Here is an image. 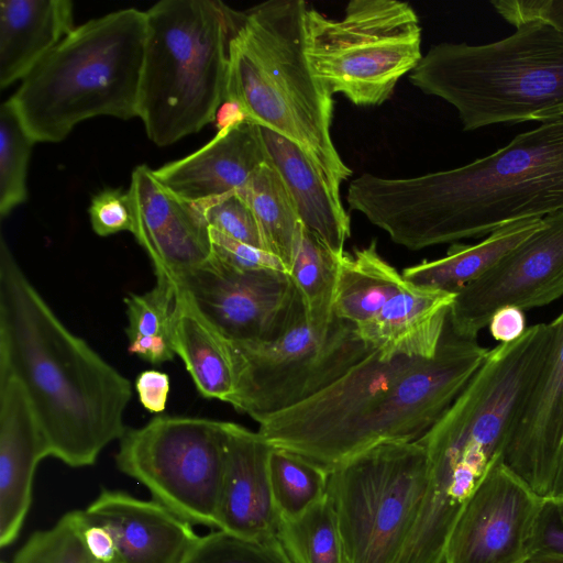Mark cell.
Instances as JSON below:
<instances>
[{"label":"cell","mask_w":563,"mask_h":563,"mask_svg":"<svg viewBox=\"0 0 563 563\" xmlns=\"http://www.w3.org/2000/svg\"><path fill=\"white\" fill-rule=\"evenodd\" d=\"M346 201L411 251L563 212V118L453 169L409 178L364 173L350 183Z\"/></svg>","instance_id":"6da1fadb"},{"label":"cell","mask_w":563,"mask_h":563,"mask_svg":"<svg viewBox=\"0 0 563 563\" xmlns=\"http://www.w3.org/2000/svg\"><path fill=\"white\" fill-rule=\"evenodd\" d=\"M488 350L448 323L432 358H385L374 350L313 397L260 422L275 449L329 473L377 445L424 435L463 390Z\"/></svg>","instance_id":"7a4b0ae2"},{"label":"cell","mask_w":563,"mask_h":563,"mask_svg":"<svg viewBox=\"0 0 563 563\" xmlns=\"http://www.w3.org/2000/svg\"><path fill=\"white\" fill-rule=\"evenodd\" d=\"M0 374L22 385L51 456L90 466L120 440L131 382L57 318L0 241Z\"/></svg>","instance_id":"3957f363"},{"label":"cell","mask_w":563,"mask_h":563,"mask_svg":"<svg viewBox=\"0 0 563 563\" xmlns=\"http://www.w3.org/2000/svg\"><path fill=\"white\" fill-rule=\"evenodd\" d=\"M306 10L302 0H269L242 12L230 45L227 101L297 144L340 197L352 170L331 136L333 95L306 56Z\"/></svg>","instance_id":"277c9868"},{"label":"cell","mask_w":563,"mask_h":563,"mask_svg":"<svg viewBox=\"0 0 563 563\" xmlns=\"http://www.w3.org/2000/svg\"><path fill=\"white\" fill-rule=\"evenodd\" d=\"M146 14L122 9L69 32L10 98L35 142L63 141L98 115L137 117Z\"/></svg>","instance_id":"5b68a950"},{"label":"cell","mask_w":563,"mask_h":563,"mask_svg":"<svg viewBox=\"0 0 563 563\" xmlns=\"http://www.w3.org/2000/svg\"><path fill=\"white\" fill-rule=\"evenodd\" d=\"M145 14L137 117L148 139L166 146L212 122L227 101L242 12L219 0H162Z\"/></svg>","instance_id":"8992f818"},{"label":"cell","mask_w":563,"mask_h":563,"mask_svg":"<svg viewBox=\"0 0 563 563\" xmlns=\"http://www.w3.org/2000/svg\"><path fill=\"white\" fill-rule=\"evenodd\" d=\"M409 81L454 107L464 131L531 121L563 104V32L528 21L494 43L435 44Z\"/></svg>","instance_id":"52a82bcc"},{"label":"cell","mask_w":563,"mask_h":563,"mask_svg":"<svg viewBox=\"0 0 563 563\" xmlns=\"http://www.w3.org/2000/svg\"><path fill=\"white\" fill-rule=\"evenodd\" d=\"M303 30L313 76L360 107L388 100L423 57L419 16L398 0H352L340 20L307 7Z\"/></svg>","instance_id":"ba28073f"},{"label":"cell","mask_w":563,"mask_h":563,"mask_svg":"<svg viewBox=\"0 0 563 563\" xmlns=\"http://www.w3.org/2000/svg\"><path fill=\"white\" fill-rule=\"evenodd\" d=\"M429 474L424 446L377 445L329 474L328 496L349 563H395L417 518Z\"/></svg>","instance_id":"9c48e42d"},{"label":"cell","mask_w":563,"mask_h":563,"mask_svg":"<svg viewBox=\"0 0 563 563\" xmlns=\"http://www.w3.org/2000/svg\"><path fill=\"white\" fill-rule=\"evenodd\" d=\"M230 342L235 390L228 404L257 423L313 397L374 351L354 324L334 316L316 325L305 310L272 342Z\"/></svg>","instance_id":"30bf717a"},{"label":"cell","mask_w":563,"mask_h":563,"mask_svg":"<svg viewBox=\"0 0 563 563\" xmlns=\"http://www.w3.org/2000/svg\"><path fill=\"white\" fill-rule=\"evenodd\" d=\"M224 421L158 416L126 429L118 468L144 485L152 499L190 522L218 528L224 470Z\"/></svg>","instance_id":"8fae6325"},{"label":"cell","mask_w":563,"mask_h":563,"mask_svg":"<svg viewBox=\"0 0 563 563\" xmlns=\"http://www.w3.org/2000/svg\"><path fill=\"white\" fill-rule=\"evenodd\" d=\"M174 284L230 341L272 342L305 310L289 273L240 271L212 255Z\"/></svg>","instance_id":"7c38bea8"},{"label":"cell","mask_w":563,"mask_h":563,"mask_svg":"<svg viewBox=\"0 0 563 563\" xmlns=\"http://www.w3.org/2000/svg\"><path fill=\"white\" fill-rule=\"evenodd\" d=\"M563 295V212L547 216L541 227L485 274L455 292L448 325L476 340L500 308L529 310Z\"/></svg>","instance_id":"4fadbf2b"},{"label":"cell","mask_w":563,"mask_h":563,"mask_svg":"<svg viewBox=\"0 0 563 563\" xmlns=\"http://www.w3.org/2000/svg\"><path fill=\"white\" fill-rule=\"evenodd\" d=\"M541 499L500 459L459 516L444 563H520Z\"/></svg>","instance_id":"5bb4252c"},{"label":"cell","mask_w":563,"mask_h":563,"mask_svg":"<svg viewBox=\"0 0 563 563\" xmlns=\"http://www.w3.org/2000/svg\"><path fill=\"white\" fill-rule=\"evenodd\" d=\"M128 191L135 217L133 235L156 277L175 283L210 258V227L198 202L173 194L145 164L134 168Z\"/></svg>","instance_id":"9a60e30c"},{"label":"cell","mask_w":563,"mask_h":563,"mask_svg":"<svg viewBox=\"0 0 563 563\" xmlns=\"http://www.w3.org/2000/svg\"><path fill=\"white\" fill-rule=\"evenodd\" d=\"M549 325L545 361L503 457L540 498L545 496L563 442V311Z\"/></svg>","instance_id":"2e32d148"},{"label":"cell","mask_w":563,"mask_h":563,"mask_svg":"<svg viewBox=\"0 0 563 563\" xmlns=\"http://www.w3.org/2000/svg\"><path fill=\"white\" fill-rule=\"evenodd\" d=\"M224 470L218 530L246 540L276 536L279 515L271 478L273 446L258 431L224 421Z\"/></svg>","instance_id":"e0dca14e"},{"label":"cell","mask_w":563,"mask_h":563,"mask_svg":"<svg viewBox=\"0 0 563 563\" xmlns=\"http://www.w3.org/2000/svg\"><path fill=\"white\" fill-rule=\"evenodd\" d=\"M82 511L111 534L118 563H183L200 537L162 504L120 490L103 489Z\"/></svg>","instance_id":"ac0fdd59"},{"label":"cell","mask_w":563,"mask_h":563,"mask_svg":"<svg viewBox=\"0 0 563 563\" xmlns=\"http://www.w3.org/2000/svg\"><path fill=\"white\" fill-rule=\"evenodd\" d=\"M51 456L47 439L20 382L0 374V545L19 537L32 503L37 464Z\"/></svg>","instance_id":"d6986e66"},{"label":"cell","mask_w":563,"mask_h":563,"mask_svg":"<svg viewBox=\"0 0 563 563\" xmlns=\"http://www.w3.org/2000/svg\"><path fill=\"white\" fill-rule=\"evenodd\" d=\"M269 163L260 126L243 118L219 129L206 145L154 169L158 181L192 202L234 192Z\"/></svg>","instance_id":"ffe728a7"},{"label":"cell","mask_w":563,"mask_h":563,"mask_svg":"<svg viewBox=\"0 0 563 563\" xmlns=\"http://www.w3.org/2000/svg\"><path fill=\"white\" fill-rule=\"evenodd\" d=\"M454 298V292L407 282L373 319L356 327L357 334L385 358H432Z\"/></svg>","instance_id":"44dd1931"},{"label":"cell","mask_w":563,"mask_h":563,"mask_svg":"<svg viewBox=\"0 0 563 563\" xmlns=\"http://www.w3.org/2000/svg\"><path fill=\"white\" fill-rule=\"evenodd\" d=\"M260 126L269 163L282 177L301 223L336 255L351 235L350 216L301 148L285 136Z\"/></svg>","instance_id":"7402d4cb"},{"label":"cell","mask_w":563,"mask_h":563,"mask_svg":"<svg viewBox=\"0 0 563 563\" xmlns=\"http://www.w3.org/2000/svg\"><path fill=\"white\" fill-rule=\"evenodd\" d=\"M68 0L0 1V88L23 79L69 32Z\"/></svg>","instance_id":"603a6c76"},{"label":"cell","mask_w":563,"mask_h":563,"mask_svg":"<svg viewBox=\"0 0 563 563\" xmlns=\"http://www.w3.org/2000/svg\"><path fill=\"white\" fill-rule=\"evenodd\" d=\"M173 340L176 355L183 360L199 394L229 402L235 390L231 342L178 289Z\"/></svg>","instance_id":"cb8c5ba5"},{"label":"cell","mask_w":563,"mask_h":563,"mask_svg":"<svg viewBox=\"0 0 563 563\" xmlns=\"http://www.w3.org/2000/svg\"><path fill=\"white\" fill-rule=\"evenodd\" d=\"M541 224L542 219L522 220L496 230L476 244L453 243L443 257L406 267L401 275L415 286L455 294L485 274Z\"/></svg>","instance_id":"d4e9b609"},{"label":"cell","mask_w":563,"mask_h":563,"mask_svg":"<svg viewBox=\"0 0 563 563\" xmlns=\"http://www.w3.org/2000/svg\"><path fill=\"white\" fill-rule=\"evenodd\" d=\"M407 285L402 275L377 251L376 240L344 252L333 301V313L360 327L373 319Z\"/></svg>","instance_id":"484cf974"},{"label":"cell","mask_w":563,"mask_h":563,"mask_svg":"<svg viewBox=\"0 0 563 563\" xmlns=\"http://www.w3.org/2000/svg\"><path fill=\"white\" fill-rule=\"evenodd\" d=\"M236 194L256 219L264 250L277 256L289 273L302 223L282 177L271 163L264 164Z\"/></svg>","instance_id":"4316f807"},{"label":"cell","mask_w":563,"mask_h":563,"mask_svg":"<svg viewBox=\"0 0 563 563\" xmlns=\"http://www.w3.org/2000/svg\"><path fill=\"white\" fill-rule=\"evenodd\" d=\"M176 285L156 277L155 286L144 294H129L126 306L128 350L131 354L158 365L176 355L173 340Z\"/></svg>","instance_id":"83f0119b"},{"label":"cell","mask_w":563,"mask_h":563,"mask_svg":"<svg viewBox=\"0 0 563 563\" xmlns=\"http://www.w3.org/2000/svg\"><path fill=\"white\" fill-rule=\"evenodd\" d=\"M340 257L301 225L289 275L302 300L307 320L312 324H328L334 318Z\"/></svg>","instance_id":"f1b7e54d"},{"label":"cell","mask_w":563,"mask_h":563,"mask_svg":"<svg viewBox=\"0 0 563 563\" xmlns=\"http://www.w3.org/2000/svg\"><path fill=\"white\" fill-rule=\"evenodd\" d=\"M276 537L291 563H349L328 494L302 514L279 518Z\"/></svg>","instance_id":"f546056e"},{"label":"cell","mask_w":563,"mask_h":563,"mask_svg":"<svg viewBox=\"0 0 563 563\" xmlns=\"http://www.w3.org/2000/svg\"><path fill=\"white\" fill-rule=\"evenodd\" d=\"M329 474L295 453L273 448L269 478L279 518L296 517L322 499L328 493Z\"/></svg>","instance_id":"4dcf8cb0"},{"label":"cell","mask_w":563,"mask_h":563,"mask_svg":"<svg viewBox=\"0 0 563 563\" xmlns=\"http://www.w3.org/2000/svg\"><path fill=\"white\" fill-rule=\"evenodd\" d=\"M35 140L11 99L0 107V216L4 218L27 198V166Z\"/></svg>","instance_id":"1f68e13d"},{"label":"cell","mask_w":563,"mask_h":563,"mask_svg":"<svg viewBox=\"0 0 563 563\" xmlns=\"http://www.w3.org/2000/svg\"><path fill=\"white\" fill-rule=\"evenodd\" d=\"M12 563H111L97 559L84 538L82 510L65 514L51 528L33 532Z\"/></svg>","instance_id":"d6a6232c"},{"label":"cell","mask_w":563,"mask_h":563,"mask_svg":"<svg viewBox=\"0 0 563 563\" xmlns=\"http://www.w3.org/2000/svg\"><path fill=\"white\" fill-rule=\"evenodd\" d=\"M183 563H291L276 536L246 540L221 530L200 536Z\"/></svg>","instance_id":"836d02e7"},{"label":"cell","mask_w":563,"mask_h":563,"mask_svg":"<svg viewBox=\"0 0 563 563\" xmlns=\"http://www.w3.org/2000/svg\"><path fill=\"white\" fill-rule=\"evenodd\" d=\"M198 203L211 229L264 250L256 219L249 205L236 191Z\"/></svg>","instance_id":"e575fe53"},{"label":"cell","mask_w":563,"mask_h":563,"mask_svg":"<svg viewBox=\"0 0 563 563\" xmlns=\"http://www.w3.org/2000/svg\"><path fill=\"white\" fill-rule=\"evenodd\" d=\"M529 558L563 559V497L541 499L526 543Z\"/></svg>","instance_id":"d590c367"},{"label":"cell","mask_w":563,"mask_h":563,"mask_svg":"<svg viewBox=\"0 0 563 563\" xmlns=\"http://www.w3.org/2000/svg\"><path fill=\"white\" fill-rule=\"evenodd\" d=\"M88 211L92 230L100 236L134 232L135 217L128 190L106 188L99 191L92 197Z\"/></svg>","instance_id":"8d00e7d4"},{"label":"cell","mask_w":563,"mask_h":563,"mask_svg":"<svg viewBox=\"0 0 563 563\" xmlns=\"http://www.w3.org/2000/svg\"><path fill=\"white\" fill-rule=\"evenodd\" d=\"M211 255L240 271H280L288 273L284 263L272 253L234 240L210 228Z\"/></svg>","instance_id":"74e56055"},{"label":"cell","mask_w":563,"mask_h":563,"mask_svg":"<svg viewBox=\"0 0 563 563\" xmlns=\"http://www.w3.org/2000/svg\"><path fill=\"white\" fill-rule=\"evenodd\" d=\"M490 3L514 26L542 21L563 32V0H496Z\"/></svg>","instance_id":"f35d334b"},{"label":"cell","mask_w":563,"mask_h":563,"mask_svg":"<svg viewBox=\"0 0 563 563\" xmlns=\"http://www.w3.org/2000/svg\"><path fill=\"white\" fill-rule=\"evenodd\" d=\"M169 376L156 369L141 372L135 379V390L142 406L152 413L163 412L169 395Z\"/></svg>","instance_id":"ab89813d"},{"label":"cell","mask_w":563,"mask_h":563,"mask_svg":"<svg viewBox=\"0 0 563 563\" xmlns=\"http://www.w3.org/2000/svg\"><path fill=\"white\" fill-rule=\"evenodd\" d=\"M487 327L494 340L499 343H511L525 334L526 316L523 310L506 306L493 314Z\"/></svg>","instance_id":"60d3db41"},{"label":"cell","mask_w":563,"mask_h":563,"mask_svg":"<svg viewBox=\"0 0 563 563\" xmlns=\"http://www.w3.org/2000/svg\"><path fill=\"white\" fill-rule=\"evenodd\" d=\"M84 538L90 552L99 560L118 563L113 539L106 528L85 518Z\"/></svg>","instance_id":"b9f144b4"},{"label":"cell","mask_w":563,"mask_h":563,"mask_svg":"<svg viewBox=\"0 0 563 563\" xmlns=\"http://www.w3.org/2000/svg\"><path fill=\"white\" fill-rule=\"evenodd\" d=\"M563 497V453L561 454L544 498Z\"/></svg>","instance_id":"7bdbcfd3"},{"label":"cell","mask_w":563,"mask_h":563,"mask_svg":"<svg viewBox=\"0 0 563 563\" xmlns=\"http://www.w3.org/2000/svg\"><path fill=\"white\" fill-rule=\"evenodd\" d=\"M560 118H563V104H561L556 108L540 111L537 114H534L532 120L545 122V121L560 119Z\"/></svg>","instance_id":"ee69618b"},{"label":"cell","mask_w":563,"mask_h":563,"mask_svg":"<svg viewBox=\"0 0 563 563\" xmlns=\"http://www.w3.org/2000/svg\"><path fill=\"white\" fill-rule=\"evenodd\" d=\"M520 563H563V559L529 558V559L522 560Z\"/></svg>","instance_id":"f6af8a7d"},{"label":"cell","mask_w":563,"mask_h":563,"mask_svg":"<svg viewBox=\"0 0 563 563\" xmlns=\"http://www.w3.org/2000/svg\"><path fill=\"white\" fill-rule=\"evenodd\" d=\"M562 453H563V442H562V446H561V450H560V453H559V456H558L556 463H558V461H559V459H560V456H561V454H562ZM556 463H555V465H556ZM554 468H555V466H554ZM553 472H554V470H553ZM552 475H553V473H552ZM551 478H552V476H551ZM550 482H551V479H550ZM549 484H550V483H549ZM548 487H549V486H548ZM547 490H548V489H547ZM545 494H547V493H545Z\"/></svg>","instance_id":"bcb514c9"},{"label":"cell","mask_w":563,"mask_h":563,"mask_svg":"<svg viewBox=\"0 0 563 563\" xmlns=\"http://www.w3.org/2000/svg\"><path fill=\"white\" fill-rule=\"evenodd\" d=\"M1 563H5V562H1Z\"/></svg>","instance_id":"7dc6e473"}]
</instances>
